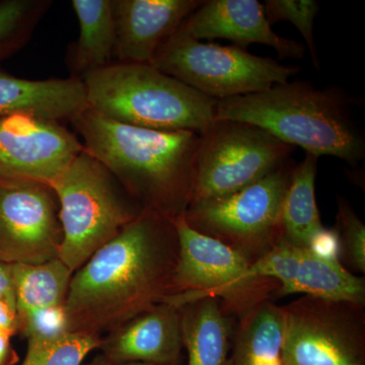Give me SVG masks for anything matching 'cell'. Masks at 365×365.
<instances>
[{
	"label": "cell",
	"instance_id": "6da1fadb",
	"mask_svg": "<svg viewBox=\"0 0 365 365\" xmlns=\"http://www.w3.org/2000/svg\"><path fill=\"white\" fill-rule=\"evenodd\" d=\"M179 256L174 220L144 210L72 276L71 332L104 336L173 295Z\"/></svg>",
	"mask_w": 365,
	"mask_h": 365
},
{
	"label": "cell",
	"instance_id": "7a4b0ae2",
	"mask_svg": "<svg viewBox=\"0 0 365 365\" xmlns=\"http://www.w3.org/2000/svg\"><path fill=\"white\" fill-rule=\"evenodd\" d=\"M71 123L83 148L143 210L175 220L188 207L200 134L158 131L113 121L88 108Z\"/></svg>",
	"mask_w": 365,
	"mask_h": 365
},
{
	"label": "cell",
	"instance_id": "3957f363",
	"mask_svg": "<svg viewBox=\"0 0 365 365\" xmlns=\"http://www.w3.org/2000/svg\"><path fill=\"white\" fill-rule=\"evenodd\" d=\"M354 100L336 86L287 81L266 91L217 101L215 121L259 127L306 153L331 155L351 165L365 158V137L353 119Z\"/></svg>",
	"mask_w": 365,
	"mask_h": 365
},
{
	"label": "cell",
	"instance_id": "277c9868",
	"mask_svg": "<svg viewBox=\"0 0 365 365\" xmlns=\"http://www.w3.org/2000/svg\"><path fill=\"white\" fill-rule=\"evenodd\" d=\"M81 81L88 108L119 123L201 134L215 122L217 100L151 64L114 62Z\"/></svg>",
	"mask_w": 365,
	"mask_h": 365
},
{
	"label": "cell",
	"instance_id": "5b68a950",
	"mask_svg": "<svg viewBox=\"0 0 365 365\" xmlns=\"http://www.w3.org/2000/svg\"><path fill=\"white\" fill-rule=\"evenodd\" d=\"M58 197L63 241L59 259L76 272L143 208L86 150L51 185Z\"/></svg>",
	"mask_w": 365,
	"mask_h": 365
},
{
	"label": "cell",
	"instance_id": "8992f818",
	"mask_svg": "<svg viewBox=\"0 0 365 365\" xmlns=\"http://www.w3.org/2000/svg\"><path fill=\"white\" fill-rule=\"evenodd\" d=\"M179 256L173 295L167 304L178 307L204 297L220 300L228 317L241 319L255 306L275 297L277 281L256 275L252 262L223 242L193 230L184 215L174 220Z\"/></svg>",
	"mask_w": 365,
	"mask_h": 365
},
{
	"label": "cell",
	"instance_id": "52a82bcc",
	"mask_svg": "<svg viewBox=\"0 0 365 365\" xmlns=\"http://www.w3.org/2000/svg\"><path fill=\"white\" fill-rule=\"evenodd\" d=\"M150 64L217 101L268 90L299 72V67L256 56L240 46L201 42L182 28L163 43Z\"/></svg>",
	"mask_w": 365,
	"mask_h": 365
},
{
	"label": "cell",
	"instance_id": "ba28073f",
	"mask_svg": "<svg viewBox=\"0 0 365 365\" xmlns=\"http://www.w3.org/2000/svg\"><path fill=\"white\" fill-rule=\"evenodd\" d=\"M294 167L289 160L235 193L189 206L185 220L253 264L282 237L281 209Z\"/></svg>",
	"mask_w": 365,
	"mask_h": 365
},
{
	"label": "cell",
	"instance_id": "9c48e42d",
	"mask_svg": "<svg viewBox=\"0 0 365 365\" xmlns=\"http://www.w3.org/2000/svg\"><path fill=\"white\" fill-rule=\"evenodd\" d=\"M294 148L254 125L215 121L200 134L188 207L259 181L289 162Z\"/></svg>",
	"mask_w": 365,
	"mask_h": 365
},
{
	"label": "cell",
	"instance_id": "30bf717a",
	"mask_svg": "<svg viewBox=\"0 0 365 365\" xmlns=\"http://www.w3.org/2000/svg\"><path fill=\"white\" fill-rule=\"evenodd\" d=\"M364 307L311 295L282 307V365H365Z\"/></svg>",
	"mask_w": 365,
	"mask_h": 365
},
{
	"label": "cell",
	"instance_id": "8fae6325",
	"mask_svg": "<svg viewBox=\"0 0 365 365\" xmlns=\"http://www.w3.org/2000/svg\"><path fill=\"white\" fill-rule=\"evenodd\" d=\"M58 197L50 185L0 179V262L36 265L59 258Z\"/></svg>",
	"mask_w": 365,
	"mask_h": 365
},
{
	"label": "cell",
	"instance_id": "7c38bea8",
	"mask_svg": "<svg viewBox=\"0 0 365 365\" xmlns=\"http://www.w3.org/2000/svg\"><path fill=\"white\" fill-rule=\"evenodd\" d=\"M83 150L62 122L24 114L0 117V179L51 186Z\"/></svg>",
	"mask_w": 365,
	"mask_h": 365
},
{
	"label": "cell",
	"instance_id": "4fadbf2b",
	"mask_svg": "<svg viewBox=\"0 0 365 365\" xmlns=\"http://www.w3.org/2000/svg\"><path fill=\"white\" fill-rule=\"evenodd\" d=\"M251 269L256 275L279 283L276 297L304 294L360 306L365 304L364 278L353 275L339 260L295 247L282 237L252 264Z\"/></svg>",
	"mask_w": 365,
	"mask_h": 365
},
{
	"label": "cell",
	"instance_id": "5bb4252c",
	"mask_svg": "<svg viewBox=\"0 0 365 365\" xmlns=\"http://www.w3.org/2000/svg\"><path fill=\"white\" fill-rule=\"evenodd\" d=\"M201 0H111L115 62L150 64Z\"/></svg>",
	"mask_w": 365,
	"mask_h": 365
},
{
	"label": "cell",
	"instance_id": "9a60e30c",
	"mask_svg": "<svg viewBox=\"0 0 365 365\" xmlns=\"http://www.w3.org/2000/svg\"><path fill=\"white\" fill-rule=\"evenodd\" d=\"M196 40L225 39L240 47L262 44L273 48L281 59L304 57V46L272 30L258 0H207L182 23Z\"/></svg>",
	"mask_w": 365,
	"mask_h": 365
},
{
	"label": "cell",
	"instance_id": "2e32d148",
	"mask_svg": "<svg viewBox=\"0 0 365 365\" xmlns=\"http://www.w3.org/2000/svg\"><path fill=\"white\" fill-rule=\"evenodd\" d=\"M182 348L181 312L162 302L103 336L98 350L112 361L178 365Z\"/></svg>",
	"mask_w": 365,
	"mask_h": 365
},
{
	"label": "cell",
	"instance_id": "e0dca14e",
	"mask_svg": "<svg viewBox=\"0 0 365 365\" xmlns=\"http://www.w3.org/2000/svg\"><path fill=\"white\" fill-rule=\"evenodd\" d=\"M88 108L86 86L78 79L31 81L0 68V117L24 114L71 122Z\"/></svg>",
	"mask_w": 365,
	"mask_h": 365
},
{
	"label": "cell",
	"instance_id": "ac0fdd59",
	"mask_svg": "<svg viewBox=\"0 0 365 365\" xmlns=\"http://www.w3.org/2000/svg\"><path fill=\"white\" fill-rule=\"evenodd\" d=\"M78 19V39L69 46L66 63L71 78L83 81L88 74L115 62L116 30L111 0H72Z\"/></svg>",
	"mask_w": 365,
	"mask_h": 365
},
{
	"label": "cell",
	"instance_id": "d6986e66",
	"mask_svg": "<svg viewBox=\"0 0 365 365\" xmlns=\"http://www.w3.org/2000/svg\"><path fill=\"white\" fill-rule=\"evenodd\" d=\"M187 365H232L228 357L232 325L220 300L204 297L180 307Z\"/></svg>",
	"mask_w": 365,
	"mask_h": 365
},
{
	"label": "cell",
	"instance_id": "ffe728a7",
	"mask_svg": "<svg viewBox=\"0 0 365 365\" xmlns=\"http://www.w3.org/2000/svg\"><path fill=\"white\" fill-rule=\"evenodd\" d=\"M284 313L267 299L240 319L234 335L232 365H282Z\"/></svg>",
	"mask_w": 365,
	"mask_h": 365
},
{
	"label": "cell",
	"instance_id": "44dd1931",
	"mask_svg": "<svg viewBox=\"0 0 365 365\" xmlns=\"http://www.w3.org/2000/svg\"><path fill=\"white\" fill-rule=\"evenodd\" d=\"M319 158L306 153L295 165L281 209V235L285 241L299 248L309 249L323 232L316 202V177Z\"/></svg>",
	"mask_w": 365,
	"mask_h": 365
},
{
	"label": "cell",
	"instance_id": "7402d4cb",
	"mask_svg": "<svg viewBox=\"0 0 365 365\" xmlns=\"http://www.w3.org/2000/svg\"><path fill=\"white\" fill-rule=\"evenodd\" d=\"M11 266L19 319L35 309L66 307L74 272L59 258Z\"/></svg>",
	"mask_w": 365,
	"mask_h": 365
},
{
	"label": "cell",
	"instance_id": "603a6c76",
	"mask_svg": "<svg viewBox=\"0 0 365 365\" xmlns=\"http://www.w3.org/2000/svg\"><path fill=\"white\" fill-rule=\"evenodd\" d=\"M52 0H0V61L23 49Z\"/></svg>",
	"mask_w": 365,
	"mask_h": 365
},
{
	"label": "cell",
	"instance_id": "cb8c5ba5",
	"mask_svg": "<svg viewBox=\"0 0 365 365\" xmlns=\"http://www.w3.org/2000/svg\"><path fill=\"white\" fill-rule=\"evenodd\" d=\"M102 336L71 332L54 344L28 345L21 365H83L91 352L98 350Z\"/></svg>",
	"mask_w": 365,
	"mask_h": 365
},
{
	"label": "cell",
	"instance_id": "d4e9b609",
	"mask_svg": "<svg viewBox=\"0 0 365 365\" xmlns=\"http://www.w3.org/2000/svg\"><path fill=\"white\" fill-rule=\"evenodd\" d=\"M264 14L270 25L278 21H289L299 31L311 53L312 62L319 69V60L314 37V24L319 4L314 0H266Z\"/></svg>",
	"mask_w": 365,
	"mask_h": 365
},
{
	"label": "cell",
	"instance_id": "484cf974",
	"mask_svg": "<svg viewBox=\"0 0 365 365\" xmlns=\"http://www.w3.org/2000/svg\"><path fill=\"white\" fill-rule=\"evenodd\" d=\"M69 333L66 307L35 309L20 318V335L30 346L54 344Z\"/></svg>",
	"mask_w": 365,
	"mask_h": 365
},
{
	"label": "cell",
	"instance_id": "4316f807",
	"mask_svg": "<svg viewBox=\"0 0 365 365\" xmlns=\"http://www.w3.org/2000/svg\"><path fill=\"white\" fill-rule=\"evenodd\" d=\"M337 228L341 252L359 272H365V225L344 198H338Z\"/></svg>",
	"mask_w": 365,
	"mask_h": 365
},
{
	"label": "cell",
	"instance_id": "83f0119b",
	"mask_svg": "<svg viewBox=\"0 0 365 365\" xmlns=\"http://www.w3.org/2000/svg\"><path fill=\"white\" fill-rule=\"evenodd\" d=\"M0 329L11 335L20 334V319L16 300L0 295Z\"/></svg>",
	"mask_w": 365,
	"mask_h": 365
},
{
	"label": "cell",
	"instance_id": "f1b7e54d",
	"mask_svg": "<svg viewBox=\"0 0 365 365\" xmlns=\"http://www.w3.org/2000/svg\"><path fill=\"white\" fill-rule=\"evenodd\" d=\"M14 336L0 329V365H16L20 356L14 349L11 338Z\"/></svg>",
	"mask_w": 365,
	"mask_h": 365
},
{
	"label": "cell",
	"instance_id": "f546056e",
	"mask_svg": "<svg viewBox=\"0 0 365 365\" xmlns=\"http://www.w3.org/2000/svg\"><path fill=\"white\" fill-rule=\"evenodd\" d=\"M0 295L16 300L13 266L0 262Z\"/></svg>",
	"mask_w": 365,
	"mask_h": 365
},
{
	"label": "cell",
	"instance_id": "4dcf8cb0",
	"mask_svg": "<svg viewBox=\"0 0 365 365\" xmlns=\"http://www.w3.org/2000/svg\"><path fill=\"white\" fill-rule=\"evenodd\" d=\"M83 365H160V364H148V362H141V361H125V362H116L112 361V360H109L106 359L105 356H103L101 353L93 356L90 361L86 362V364Z\"/></svg>",
	"mask_w": 365,
	"mask_h": 365
}]
</instances>
